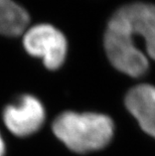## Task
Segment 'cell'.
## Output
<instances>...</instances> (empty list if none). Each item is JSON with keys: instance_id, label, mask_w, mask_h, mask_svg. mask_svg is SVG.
<instances>
[{"instance_id": "obj_3", "label": "cell", "mask_w": 155, "mask_h": 156, "mask_svg": "<svg viewBox=\"0 0 155 156\" xmlns=\"http://www.w3.org/2000/svg\"><path fill=\"white\" fill-rule=\"evenodd\" d=\"M23 46L30 55L41 58L48 69H57L64 64L68 51L65 36L51 24H37L24 34Z\"/></svg>"}, {"instance_id": "obj_2", "label": "cell", "mask_w": 155, "mask_h": 156, "mask_svg": "<svg viewBox=\"0 0 155 156\" xmlns=\"http://www.w3.org/2000/svg\"><path fill=\"white\" fill-rule=\"evenodd\" d=\"M105 34L124 41L155 61V3L133 1L120 6L109 19Z\"/></svg>"}, {"instance_id": "obj_6", "label": "cell", "mask_w": 155, "mask_h": 156, "mask_svg": "<svg viewBox=\"0 0 155 156\" xmlns=\"http://www.w3.org/2000/svg\"><path fill=\"white\" fill-rule=\"evenodd\" d=\"M28 12L13 0H0V34L15 36L25 30Z\"/></svg>"}, {"instance_id": "obj_1", "label": "cell", "mask_w": 155, "mask_h": 156, "mask_svg": "<svg viewBox=\"0 0 155 156\" xmlns=\"http://www.w3.org/2000/svg\"><path fill=\"white\" fill-rule=\"evenodd\" d=\"M114 122L100 113L64 112L52 123V131L70 150L77 153L101 150L114 136Z\"/></svg>"}, {"instance_id": "obj_5", "label": "cell", "mask_w": 155, "mask_h": 156, "mask_svg": "<svg viewBox=\"0 0 155 156\" xmlns=\"http://www.w3.org/2000/svg\"><path fill=\"white\" fill-rule=\"evenodd\" d=\"M125 106L140 128L155 138V86L145 83L134 86L126 94Z\"/></svg>"}, {"instance_id": "obj_7", "label": "cell", "mask_w": 155, "mask_h": 156, "mask_svg": "<svg viewBox=\"0 0 155 156\" xmlns=\"http://www.w3.org/2000/svg\"><path fill=\"white\" fill-rule=\"evenodd\" d=\"M4 152H5V145H4V141L0 135V156H3L4 155Z\"/></svg>"}, {"instance_id": "obj_4", "label": "cell", "mask_w": 155, "mask_h": 156, "mask_svg": "<svg viewBox=\"0 0 155 156\" xmlns=\"http://www.w3.org/2000/svg\"><path fill=\"white\" fill-rule=\"evenodd\" d=\"M45 111L41 102L33 96L24 95L3 112V121L12 134L20 137L31 135L41 128Z\"/></svg>"}]
</instances>
